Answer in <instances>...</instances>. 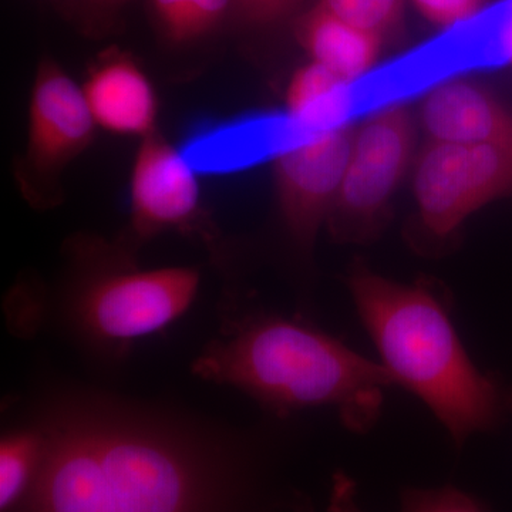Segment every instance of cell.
<instances>
[{
  "label": "cell",
  "mask_w": 512,
  "mask_h": 512,
  "mask_svg": "<svg viewBox=\"0 0 512 512\" xmlns=\"http://www.w3.org/2000/svg\"><path fill=\"white\" fill-rule=\"evenodd\" d=\"M200 174L158 131L143 140L130 175L131 232L144 241L168 231L201 229Z\"/></svg>",
  "instance_id": "9"
},
{
  "label": "cell",
  "mask_w": 512,
  "mask_h": 512,
  "mask_svg": "<svg viewBox=\"0 0 512 512\" xmlns=\"http://www.w3.org/2000/svg\"><path fill=\"white\" fill-rule=\"evenodd\" d=\"M150 6L165 39L188 45L214 32L235 9V0H150Z\"/></svg>",
  "instance_id": "15"
},
{
  "label": "cell",
  "mask_w": 512,
  "mask_h": 512,
  "mask_svg": "<svg viewBox=\"0 0 512 512\" xmlns=\"http://www.w3.org/2000/svg\"><path fill=\"white\" fill-rule=\"evenodd\" d=\"M298 0H235V12L255 25H268L285 18Z\"/></svg>",
  "instance_id": "19"
},
{
  "label": "cell",
  "mask_w": 512,
  "mask_h": 512,
  "mask_svg": "<svg viewBox=\"0 0 512 512\" xmlns=\"http://www.w3.org/2000/svg\"><path fill=\"white\" fill-rule=\"evenodd\" d=\"M82 90L97 127L140 140L156 133V89L130 55L110 50L101 56L87 73Z\"/></svg>",
  "instance_id": "10"
},
{
  "label": "cell",
  "mask_w": 512,
  "mask_h": 512,
  "mask_svg": "<svg viewBox=\"0 0 512 512\" xmlns=\"http://www.w3.org/2000/svg\"><path fill=\"white\" fill-rule=\"evenodd\" d=\"M329 512H363L357 484L345 471H336L330 484Z\"/></svg>",
  "instance_id": "20"
},
{
  "label": "cell",
  "mask_w": 512,
  "mask_h": 512,
  "mask_svg": "<svg viewBox=\"0 0 512 512\" xmlns=\"http://www.w3.org/2000/svg\"><path fill=\"white\" fill-rule=\"evenodd\" d=\"M97 3H103V5H120V3L127 2V0H94Z\"/></svg>",
  "instance_id": "22"
},
{
  "label": "cell",
  "mask_w": 512,
  "mask_h": 512,
  "mask_svg": "<svg viewBox=\"0 0 512 512\" xmlns=\"http://www.w3.org/2000/svg\"><path fill=\"white\" fill-rule=\"evenodd\" d=\"M355 128L339 124L303 133L274 160L276 197L289 237L303 252L315 247L338 200Z\"/></svg>",
  "instance_id": "8"
},
{
  "label": "cell",
  "mask_w": 512,
  "mask_h": 512,
  "mask_svg": "<svg viewBox=\"0 0 512 512\" xmlns=\"http://www.w3.org/2000/svg\"><path fill=\"white\" fill-rule=\"evenodd\" d=\"M413 5L429 22L450 28L467 22L483 9L485 0H412Z\"/></svg>",
  "instance_id": "18"
},
{
  "label": "cell",
  "mask_w": 512,
  "mask_h": 512,
  "mask_svg": "<svg viewBox=\"0 0 512 512\" xmlns=\"http://www.w3.org/2000/svg\"><path fill=\"white\" fill-rule=\"evenodd\" d=\"M36 426L42 464L12 512H315L274 430L214 436L101 397L57 402Z\"/></svg>",
  "instance_id": "1"
},
{
  "label": "cell",
  "mask_w": 512,
  "mask_h": 512,
  "mask_svg": "<svg viewBox=\"0 0 512 512\" xmlns=\"http://www.w3.org/2000/svg\"><path fill=\"white\" fill-rule=\"evenodd\" d=\"M413 146L412 116L399 104L377 111L353 130L348 167L328 220L336 241L366 244L377 238Z\"/></svg>",
  "instance_id": "5"
},
{
  "label": "cell",
  "mask_w": 512,
  "mask_h": 512,
  "mask_svg": "<svg viewBox=\"0 0 512 512\" xmlns=\"http://www.w3.org/2000/svg\"><path fill=\"white\" fill-rule=\"evenodd\" d=\"M345 284L379 362L396 387L430 410L457 450L507 420L512 392L471 359L450 303L433 285L393 281L362 261L350 265Z\"/></svg>",
  "instance_id": "2"
},
{
  "label": "cell",
  "mask_w": 512,
  "mask_h": 512,
  "mask_svg": "<svg viewBox=\"0 0 512 512\" xmlns=\"http://www.w3.org/2000/svg\"><path fill=\"white\" fill-rule=\"evenodd\" d=\"M201 275L188 266L141 271L130 262L94 264L74 289L77 328L96 342L123 345L167 328L197 296Z\"/></svg>",
  "instance_id": "4"
},
{
  "label": "cell",
  "mask_w": 512,
  "mask_h": 512,
  "mask_svg": "<svg viewBox=\"0 0 512 512\" xmlns=\"http://www.w3.org/2000/svg\"><path fill=\"white\" fill-rule=\"evenodd\" d=\"M45 437L39 427L10 433L0 444V510L12 512L29 493L42 464Z\"/></svg>",
  "instance_id": "14"
},
{
  "label": "cell",
  "mask_w": 512,
  "mask_h": 512,
  "mask_svg": "<svg viewBox=\"0 0 512 512\" xmlns=\"http://www.w3.org/2000/svg\"><path fill=\"white\" fill-rule=\"evenodd\" d=\"M413 191L424 237L450 241L474 212L512 195V147L429 141L417 160Z\"/></svg>",
  "instance_id": "6"
},
{
  "label": "cell",
  "mask_w": 512,
  "mask_h": 512,
  "mask_svg": "<svg viewBox=\"0 0 512 512\" xmlns=\"http://www.w3.org/2000/svg\"><path fill=\"white\" fill-rule=\"evenodd\" d=\"M400 512H488L473 495L454 487H404Z\"/></svg>",
  "instance_id": "17"
},
{
  "label": "cell",
  "mask_w": 512,
  "mask_h": 512,
  "mask_svg": "<svg viewBox=\"0 0 512 512\" xmlns=\"http://www.w3.org/2000/svg\"><path fill=\"white\" fill-rule=\"evenodd\" d=\"M194 372L237 387L278 419L329 407L356 434L375 429L387 392L396 389L379 360L306 320L266 313L232 322L195 360Z\"/></svg>",
  "instance_id": "3"
},
{
  "label": "cell",
  "mask_w": 512,
  "mask_h": 512,
  "mask_svg": "<svg viewBox=\"0 0 512 512\" xmlns=\"http://www.w3.org/2000/svg\"><path fill=\"white\" fill-rule=\"evenodd\" d=\"M296 39L311 62L348 83L369 72L380 55L382 37L336 18L318 5L299 18Z\"/></svg>",
  "instance_id": "12"
},
{
  "label": "cell",
  "mask_w": 512,
  "mask_h": 512,
  "mask_svg": "<svg viewBox=\"0 0 512 512\" xmlns=\"http://www.w3.org/2000/svg\"><path fill=\"white\" fill-rule=\"evenodd\" d=\"M503 49L508 62L512 64V12L503 29Z\"/></svg>",
  "instance_id": "21"
},
{
  "label": "cell",
  "mask_w": 512,
  "mask_h": 512,
  "mask_svg": "<svg viewBox=\"0 0 512 512\" xmlns=\"http://www.w3.org/2000/svg\"><path fill=\"white\" fill-rule=\"evenodd\" d=\"M316 5L382 39L399 25L403 16V0H318Z\"/></svg>",
  "instance_id": "16"
},
{
  "label": "cell",
  "mask_w": 512,
  "mask_h": 512,
  "mask_svg": "<svg viewBox=\"0 0 512 512\" xmlns=\"http://www.w3.org/2000/svg\"><path fill=\"white\" fill-rule=\"evenodd\" d=\"M348 82L318 63L296 70L286 89V116L302 133L339 126L348 106Z\"/></svg>",
  "instance_id": "13"
},
{
  "label": "cell",
  "mask_w": 512,
  "mask_h": 512,
  "mask_svg": "<svg viewBox=\"0 0 512 512\" xmlns=\"http://www.w3.org/2000/svg\"><path fill=\"white\" fill-rule=\"evenodd\" d=\"M97 128L82 86L55 60L43 59L30 92L28 144L16 171L32 204H52L60 174L92 146Z\"/></svg>",
  "instance_id": "7"
},
{
  "label": "cell",
  "mask_w": 512,
  "mask_h": 512,
  "mask_svg": "<svg viewBox=\"0 0 512 512\" xmlns=\"http://www.w3.org/2000/svg\"><path fill=\"white\" fill-rule=\"evenodd\" d=\"M420 120L436 143L512 147V111L470 80H450L431 90Z\"/></svg>",
  "instance_id": "11"
}]
</instances>
